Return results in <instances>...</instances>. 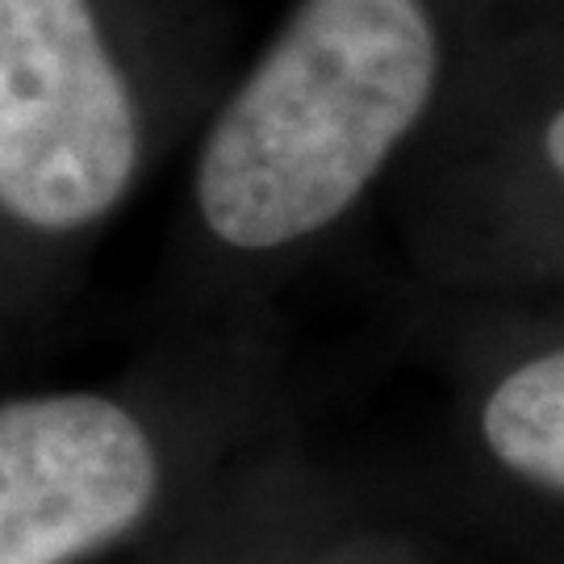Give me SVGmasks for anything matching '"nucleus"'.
Wrapping results in <instances>:
<instances>
[{
    "mask_svg": "<svg viewBox=\"0 0 564 564\" xmlns=\"http://www.w3.org/2000/svg\"><path fill=\"white\" fill-rule=\"evenodd\" d=\"M540 0H293L197 126L176 293L260 318L305 260L381 209L473 59Z\"/></svg>",
    "mask_w": 564,
    "mask_h": 564,
    "instance_id": "nucleus-1",
    "label": "nucleus"
},
{
    "mask_svg": "<svg viewBox=\"0 0 564 564\" xmlns=\"http://www.w3.org/2000/svg\"><path fill=\"white\" fill-rule=\"evenodd\" d=\"M205 0H0V223L76 242L226 88Z\"/></svg>",
    "mask_w": 564,
    "mask_h": 564,
    "instance_id": "nucleus-2",
    "label": "nucleus"
},
{
    "mask_svg": "<svg viewBox=\"0 0 564 564\" xmlns=\"http://www.w3.org/2000/svg\"><path fill=\"white\" fill-rule=\"evenodd\" d=\"M381 209L423 293L564 297V0L489 39Z\"/></svg>",
    "mask_w": 564,
    "mask_h": 564,
    "instance_id": "nucleus-3",
    "label": "nucleus"
},
{
    "mask_svg": "<svg viewBox=\"0 0 564 564\" xmlns=\"http://www.w3.org/2000/svg\"><path fill=\"white\" fill-rule=\"evenodd\" d=\"M167 489V426L113 389L0 402V564H76L134 535Z\"/></svg>",
    "mask_w": 564,
    "mask_h": 564,
    "instance_id": "nucleus-4",
    "label": "nucleus"
},
{
    "mask_svg": "<svg viewBox=\"0 0 564 564\" xmlns=\"http://www.w3.org/2000/svg\"><path fill=\"white\" fill-rule=\"evenodd\" d=\"M414 343L485 468L564 506V297L414 289Z\"/></svg>",
    "mask_w": 564,
    "mask_h": 564,
    "instance_id": "nucleus-5",
    "label": "nucleus"
},
{
    "mask_svg": "<svg viewBox=\"0 0 564 564\" xmlns=\"http://www.w3.org/2000/svg\"><path fill=\"white\" fill-rule=\"evenodd\" d=\"M339 564H360V561H339Z\"/></svg>",
    "mask_w": 564,
    "mask_h": 564,
    "instance_id": "nucleus-6",
    "label": "nucleus"
}]
</instances>
